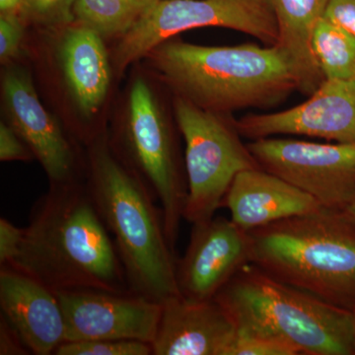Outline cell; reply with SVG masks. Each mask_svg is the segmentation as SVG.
Masks as SVG:
<instances>
[{"instance_id":"2","label":"cell","mask_w":355,"mask_h":355,"mask_svg":"<svg viewBox=\"0 0 355 355\" xmlns=\"http://www.w3.org/2000/svg\"><path fill=\"white\" fill-rule=\"evenodd\" d=\"M147 57L178 97L214 113L270 108L299 89L291 60L277 46L166 41Z\"/></svg>"},{"instance_id":"8","label":"cell","mask_w":355,"mask_h":355,"mask_svg":"<svg viewBox=\"0 0 355 355\" xmlns=\"http://www.w3.org/2000/svg\"><path fill=\"white\" fill-rule=\"evenodd\" d=\"M121 140L132 161V171L160 205L166 234L175 250L188 198V183L182 174L171 130L144 79L132 84Z\"/></svg>"},{"instance_id":"23","label":"cell","mask_w":355,"mask_h":355,"mask_svg":"<svg viewBox=\"0 0 355 355\" xmlns=\"http://www.w3.org/2000/svg\"><path fill=\"white\" fill-rule=\"evenodd\" d=\"M76 0H25L22 10L30 19L46 26L69 24L74 20Z\"/></svg>"},{"instance_id":"27","label":"cell","mask_w":355,"mask_h":355,"mask_svg":"<svg viewBox=\"0 0 355 355\" xmlns=\"http://www.w3.org/2000/svg\"><path fill=\"white\" fill-rule=\"evenodd\" d=\"M323 18L355 37V0H329Z\"/></svg>"},{"instance_id":"22","label":"cell","mask_w":355,"mask_h":355,"mask_svg":"<svg viewBox=\"0 0 355 355\" xmlns=\"http://www.w3.org/2000/svg\"><path fill=\"white\" fill-rule=\"evenodd\" d=\"M55 355H153L151 343L135 340H92L65 342Z\"/></svg>"},{"instance_id":"21","label":"cell","mask_w":355,"mask_h":355,"mask_svg":"<svg viewBox=\"0 0 355 355\" xmlns=\"http://www.w3.org/2000/svg\"><path fill=\"white\" fill-rule=\"evenodd\" d=\"M297 347L263 331L237 326L234 340L226 355H299Z\"/></svg>"},{"instance_id":"14","label":"cell","mask_w":355,"mask_h":355,"mask_svg":"<svg viewBox=\"0 0 355 355\" xmlns=\"http://www.w3.org/2000/svg\"><path fill=\"white\" fill-rule=\"evenodd\" d=\"M0 317L17 331L31 354H55L67 342L55 291L10 266H0Z\"/></svg>"},{"instance_id":"15","label":"cell","mask_w":355,"mask_h":355,"mask_svg":"<svg viewBox=\"0 0 355 355\" xmlns=\"http://www.w3.org/2000/svg\"><path fill=\"white\" fill-rule=\"evenodd\" d=\"M237 324L216 298L180 295L162 304L153 355H226Z\"/></svg>"},{"instance_id":"3","label":"cell","mask_w":355,"mask_h":355,"mask_svg":"<svg viewBox=\"0 0 355 355\" xmlns=\"http://www.w3.org/2000/svg\"><path fill=\"white\" fill-rule=\"evenodd\" d=\"M86 186L113 238L130 291L161 304L181 295L162 210L146 183L105 140L91 149Z\"/></svg>"},{"instance_id":"17","label":"cell","mask_w":355,"mask_h":355,"mask_svg":"<svg viewBox=\"0 0 355 355\" xmlns=\"http://www.w3.org/2000/svg\"><path fill=\"white\" fill-rule=\"evenodd\" d=\"M62 69L72 97L85 118L106 98L111 70L103 38L83 26L67 30L60 46Z\"/></svg>"},{"instance_id":"18","label":"cell","mask_w":355,"mask_h":355,"mask_svg":"<svg viewBox=\"0 0 355 355\" xmlns=\"http://www.w3.org/2000/svg\"><path fill=\"white\" fill-rule=\"evenodd\" d=\"M272 8L279 41L275 46L286 53L297 77L299 89L312 95L324 77L313 50L315 28L328 6L329 0H268Z\"/></svg>"},{"instance_id":"26","label":"cell","mask_w":355,"mask_h":355,"mask_svg":"<svg viewBox=\"0 0 355 355\" xmlns=\"http://www.w3.org/2000/svg\"><path fill=\"white\" fill-rule=\"evenodd\" d=\"M24 232L25 228L14 225L4 217L0 218V266L12 263L19 253Z\"/></svg>"},{"instance_id":"20","label":"cell","mask_w":355,"mask_h":355,"mask_svg":"<svg viewBox=\"0 0 355 355\" xmlns=\"http://www.w3.org/2000/svg\"><path fill=\"white\" fill-rule=\"evenodd\" d=\"M313 50L324 79H355V37L322 18L313 35Z\"/></svg>"},{"instance_id":"6","label":"cell","mask_w":355,"mask_h":355,"mask_svg":"<svg viewBox=\"0 0 355 355\" xmlns=\"http://www.w3.org/2000/svg\"><path fill=\"white\" fill-rule=\"evenodd\" d=\"M174 109L186 144L188 198L184 219L193 225L214 218L239 173L261 166L227 114L207 111L180 97Z\"/></svg>"},{"instance_id":"13","label":"cell","mask_w":355,"mask_h":355,"mask_svg":"<svg viewBox=\"0 0 355 355\" xmlns=\"http://www.w3.org/2000/svg\"><path fill=\"white\" fill-rule=\"evenodd\" d=\"M3 95L10 125L38 159L51 184L77 182L73 147L58 121L44 108L29 74L21 69L7 71Z\"/></svg>"},{"instance_id":"19","label":"cell","mask_w":355,"mask_h":355,"mask_svg":"<svg viewBox=\"0 0 355 355\" xmlns=\"http://www.w3.org/2000/svg\"><path fill=\"white\" fill-rule=\"evenodd\" d=\"M158 0H76L74 19L102 38L127 34Z\"/></svg>"},{"instance_id":"31","label":"cell","mask_w":355,"mask_h":355,"mask_svg":"<svg viewBox=\"0 0 355 355\" xmlns=\"http://www.w3.org/2000/svg\"><path fill=\"white\" fill-rule=\"evenodd\" d=\"M352 316H354V342H355V309L352 310Z\"/></svg>"},{"instance_id":"25","label":"cell","mask_w":355,"mask_h":355,"mask_svg":"<svg viewBox=\"0 0 355 355\" xmlns=\"http://www.w3.org/2000/svg\"><path fill=\"white\" fill-rule=\"evenodd\" d=\"M34 156L31 149L11 125L0 123V160L27 161Z\"/></svg>"},{"instance_id":"10","label":"cell","mask_w":355,"mask_h":355,"mask_svg":"<svg viewBox=\"0 0 355 355\" xmlns=\"http://www.w3.org/2000/svg\"><path fill=\"white\" fill-rule=\"evenodd\" d=\"M64 312L67 342L135 340L153 343L162 304L133 292L55 291Z\"/></svg>"},{"instance_id":"9","label":"cell","mask_w":355,"mask_h":355,"mask_svg":"<svg viewBox=\"0 0 355 355\" xmlns=\"http://www.w3.org/2000/svg\"><path fill=\"white\" fill-rule=\"evenodd\" d=\"M261 169L286 180L328 209H347L355 198V142L316 144L261 139L247 144Z\"/></svg>"},{"instance_id":"11","label":"cell","mask_w":355,"mask_h":355,"mask_svg":"<svg viewBox=\"0 0 355 355\" xmlns=\"http://www.w3.org/2000/svg\"><path fill=\"white\" fill-rule=\"evenodd\" d=\"M242 137L252 140L291 135L355 142V79H324L309 99L293 108L251 114L235 121Z\"/></svg>"},{"instance_id":"7","label":"cell","mask_w":355,"mask_h":355,"mask_svg":"<svg viewBox=\"0 0 355 355\" xmlns=\"http://www.w3.org/2000/svg\"><path fill=\"white\" fill-rule=\"evenodd\" d=\"M205 27L242 32L266 46H275L279 41L277 21L268 0H158L121 37L114 64L123 71L180 33Z\"/></svg>"},{"instance_id":"29","label":"cell","mask_w":355,"mask_h":355,"mask_svg":"<svg viewBox=\"0 0 355 355\" xmlns=\"http://www.w3.org/2000/svg\"><path fill=\"white\" fill-rule=\"evenodd\" d=\"M25 0H0V10L2 13H14L22 9Z\"/></svg>"},{"instance_id":"30","label":"cell","mask_w":355,"mask_h":355,"mask_svg":"<svg viewBox=\"0 0 355 355\" xmlns=\"http://www.w3.org/2000/svg\"><path fill=\"white\" fill-rule=\"evenodd\" d=\"M347 210H349V214H352V216H354L355 219V198L354 202L350 203L349 207H347Z\"/></svg>"},{"instance_id":"24","label":"cell","mask_w":355,"mask_h":355,"mask_svg":"<svg viewBox=\"0 0 355 355\" xmlns=\"http://www.w3.org/2000/svg\"><path fill=\"white\" fill-rule=\"evenodd\" d=\"M23 25L14 13L1 14L0 17V60L2 62L17 55L22 41Z\"/></svg>"},{"instance_id":"16","label":"cell","mask_w":355,"mask_h":355,"mask_svg":"<svg viewBox=\"0 0 355 355\" xmlns=\"http://www.w3.org/2000/svg\"><path fill=\"white\" fill-rule=\"evenodd\" d=\"M221 207L245 231L314 211L321 207L314 198L286 180L261 168L239 173L228 189Z\"/></svg>"},{"instance_id":"28","label":"cell","mask_w":355,"mask_h":355,"mask_svg":"<svg viewBox=\"0 0 355 355\" xmlns=\"http://www.w3.org/2000/svg\"><path fill=\"white\" fill-rule=\"evenodd\" d=\"M0 354H31L17 331L2 317H0Z\"/></svg>"},{"instance_id":"4","label":"cell","mask_w":355,"mask_h":355,"mask_svg":"<svg viewBox=\"0 0 355 355\" xmlns=\"http://www.w3.org/2000/svg\"><path fill=\"white\" fill-rule=\"evenodd\" d=\"M251 263L338 307L355 309V219L321 207L250 231Z\"/></svg>"},{"instance_id":"1","label":"cell","mask_w":355,"mask_h":355,"mask_svg":"<svg viewBox=\"0 0 355 355\" xmlns=\"http://www.w3.org/2000/svg\"><path fill=\"white\" fill-rule=\"evenodd\" d=\"M19 253L9 265L53 291H130L113 238L87 186L51 184L33 205Z\"/></svg>"},{"instance_id":"5","label":"cell","mask_w":355,"mask_h":355,"mask_svg":"<svg viewBox=\"0 0 355 355\" xmlns=\"http://www.w3.org/2000/svg\"><path fill=\"white\" fill-rule=\"evenodd\" d=\"M216 299L235 320L286 340L306 355H355L352 311L243 266Z\"/></svg>"},{"instance_id":"12","label":"cell","mask_w":355,"mask_h":355,"mask_svg":"<svg viewBox=\"0 0 355 355\" xmlns=\"http://www.w3.org/2000/svg\"><path fill=\"white\" fill-rule=\"evenodd\" d=\"M250 263V233L232 219L219 216L193 224L188 248L177 260L180 293L193 300L216 298L236 273Z\"/></svg>"}]
</instances>
